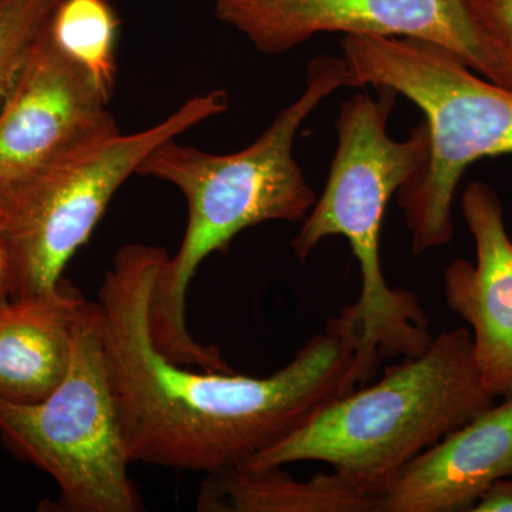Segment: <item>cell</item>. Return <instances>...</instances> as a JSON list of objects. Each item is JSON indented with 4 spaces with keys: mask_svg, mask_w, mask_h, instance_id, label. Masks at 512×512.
I'll return each mask as SVG.
<instances>
[{
    "mask_svg": "<svg viewBox=\"0 0 512 512\" xmlns=\"http://www.w3.org/2000/svg\"><path fill=\"white\" fill-rule=\"evenodd\" d=\"M480 53L481 77L512 92V0H464Z\"/></svg>",
    "mask_w": 512,
    "mask_h": 512,
    "instance_id": "16",
    "label": "cell"
},
{
    "mask_svg": "<svg viewBox=\"0 0 512 512\" xmlns=\"http://www.w3.org/2000/svg\"><path fill=\"white\" fill-rule=\"evenodd\" d=\"M16 291L15 269L5 242L0 239V303L13 299Z\"/></svg>",
    "mask_w": 512,
    "mask_h": 512,
    "instance_id": "18",
    "label": "cell"
},
{
    "mask_svg": "<svg viewBox=\"0 0 512 512\" xmlns=\"http://www.w3.org/2000/svg\"><path fill=\"white\" fill-rule=\"evenodd\" d=\"M109 101L46 25L0 109V214L57 165L120 133Z\"/></svg>",
    "mask_w": 512,
    "mask_h": 512,
    "instance_id": "7",
    "label": "cell"
},
{
    "mask_svg": "<svg viewBox=\"0 0 512 512\" xmlns=\"http://www.w3.org/2000/svg\"><path fill=\"white\" fill-rule=\"evenodd\" d=\"M476 264L454 259L443 275L448 308L471 326L473 355L491 396H512V241L501 198L476 181L461 197Z\"/></svg>",
    "mask_w": 512,
    "mask_h": 512,
    "instance_id": "9",
    "label": "cell"
},
{
    "mask_svg": "<svg viewBox=\"0 0 512 512\" xmlns=\"http://www.w3.org/2000/svg\"><path fill=\"white\" fill-rule=\"evenodd\" d=\"M376 495L333 471L298 481L281 467L234 466L208 473L200 512H379Z\"/></svg>",
    "mask_w": 512,
    "mask_h": 512,
    "instance_id": "13",
    "label": "cell"
},
{
    "mask_svg": "<svg viewBox=\"0 0 512 512\" xmlns=\"http://www.w3.org/2000/svg\"><path fill=\"white\" fill-rule=\"evenodd\" d=\"M494 402L478 372L471 333L448 330L420 355L387 367L379 382L328 404L239 466L320 461L380 500L414 458Z\"/></svg>",
    "mask_w": 512,
    "mask_h": 512,
    "instance_id": "4",
    "label": "cell"
},
{
    "mask_svg": "<svg viewBox=\"0 0 512 512\" xmlns=\"http://www.w3.org/2000/svg\"><path fill=\"white\" fill-rule=\"evenodd\" d=\"M470 512H512V476L495 481Z\"/></svg>",
    "mask_w": 512,
    "mask_h": 512,
    "instance_id": "17",
    "label": "cell"
},
{
    "mask_svg": "<svg viewBox=\"0 0 512 512\" xmlns=\"http://www.w3.org/2000/svg\"><path fill=\"white\" fill-rule=\"evenodd\" d=\"M119 18L109 0H57L47 33L111 97L116 83Z\"/></svg>",
    "mask_w": 512,
    "mask_h": 512,
    "instance_id": "14",
    "label": "cell"
},
{
    "mask_svg": "<svg viewBox=\"0 0 512 512\" xmlns=\"http://www.w3.org/2000/svg\"><path fill=\"white\" fill-rule=\"evenodd\" d=\"M375 89L377 99L362 92L340 106L325 190L291 242L293 254L305 261L323 239L339 235L359 262V298L326 325L352 349L357 384L372 382L384 360L420 355L434 339L419 296L387 284L380 262L387 204L429 165V127L423 120L409 138L394 140L387 123L399 94Z\"/></svg>",
    "mask_w": 512,
    "mask_h": 512,
    "instance_id": "3",
    "label": "cell"
},
{
    "mask_svg": "<svg viewBox=\"0 0 512 512\" xmlns=\"http://www.w3.org/2000/svg\"><path fill=\"white\" fill-rule=\"evenodd\" d=\"M167 251L127 244L97 292L101 339L131 464L214 473L239 466L356 390L355 355L325 328L274 375L180 365L160 352L150 302Z\"/></svg>",
    "mask_w": 512,
    "mask_h": 512,
    "instance_id": "1",
    "label": "cell"
},
{
    "mask_svg": "<svg viewBox=\"0 0 512 512\" xmlns=\"http://www.w3.org/2000/svg\"><path fill=\"white\" fill-rule=\"evenodd\" d=\"M215 16L265 55L323 33L400 37L444 47L481 76L464 0H217Z\"/></svg>",
    "mask_w": 512,
    "mask_h": 512,
    "instance_id": "8",
    "label": "cell"
},
{
    "mask_svg": "<svg viewBox=\"0 0 512 512\" xmlns=\"http://www.w3.org/2000/svg\"><path fill=\"white\" fill-rule=\"evenodd\" d=\"M228 107V94L221 90L192 97L156 126L116 134L57 165L10 202L0 214V239L15 269L13 299L56 289L70 259L144 158Z\"/></svg>",
    "mask_w": 512,
    "mask_h": 512,
    "instance_id": "6",
    "label": "cell"
},
{
    "mask_svg": "<svg viewBox=\"0 0 512 512\" xmlns=\"http://www.w3.org/2000/svg\"><path fill=\"white\" fill-rule=\"evenodd\" d=\"M409 97L429 127L430 161L423 184L433 194L451 197L471 164L512 154V92L457 57L440 55L424 64Z\"/></svg>",
    "mask_w": 512,
    "mask_h": 512,
    "instance_id": "10",
    "label": "cell"
},
{
    "mask_svg": "<svg viewBox=\"0 0 512 512\" xmlns=\"http://www.w3.org/2000/svg\"><path fill=\"white\" fill-rule=\"evenodd\" d=\"M510 476L512 396L414 458L380 497L379 512H470Z\"/></svg>",
    "mask_w": 512,
    "mask_h": 512,
    "instance_id": "11",
    "label": "cell"
},
{
    "mask_svg": "<svg viewBox=\"0 0 512 512\" xmlns=\"http://www.w3.org/2000/svg\"><path fill=\"white\" fill-rule=\"evenodd\" d=\"M345 76L342 57H315L299 99L282 110L251 146L238 153L212 154L171 138L138 167L137 175L178 188L188 205L183 242L158 272L150 302L151 335L168 359L198 369L234 372L217 346L201 345L188 332V286L202 262L214 252H227L232 239L245 229L308 217L318 197L293 157V146L316 107L345 86Z\"/></svg>",
    "mask_w": 512,
    "mask_h": 512,
    "instance_id": "2",
    "label": "cell"
},
{
    "mask_svg": "<svg viewBox=\"0 0 512 512\" xmlns=\"http://www.w3.org/2000/svg\"><path fill=\"white\" fill-rule=\"evenodd\" d=\"M0 440L19 460L45 471L60 488L52 510L137 512L141 498L111 392L100 316L87 302L74 330L62 383L42 402L0 400Z\"/></svg>",
    "mask_w": 512,
    "mask_h": 512,
    "instance_id": "5",
    "label": "cell"
},
{
    "mask_svg": "<svg viewBox=\"0 0 512 512\" xmlns=\"http://www.w3.org/2000/svg\"><path fill=\"white\" fill-rule=\"evenodd\" d=\"M86 299L66 278L53 291L0 303V400L35 404L62 383Z\"/></svg>",
    "mask_w": 512,
    "mask_h": 512,
    "instance_id": "12",
    "label": "cell"
},
{
    "mask_svg": "<svg viewBox=\"0 0 512 512\" xmlns=\"http://www.w3.org/2000/svg\"><path fill=\"white\" fill-rule=\"evenodd\" d=\"M57 0H0V109L49 22Z\"/></svg>",
    "mask_w": 512,
    "mask_h": 512,
    "instance_id": "15",
    "label": "cell"
}]
</instances>
